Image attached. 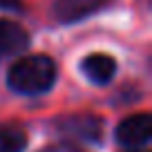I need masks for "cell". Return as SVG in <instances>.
<instances>
[{
    "mask_svg": "<svg viewBox=\"0 0 152 152\" xmlns=\"http://www.w3.org/2000/svg\"><path fill=\"white\" fill-rule=\"evenodd\" d=\"M20 0H0V9H16Z\"/></svg>",
    "mask_w": 152,
    "mask_h": 152,
    "instance_id": "obj_7",
    "label": "cell"
},
{
    "mask_svg": "<svg viewBox=\"0 0 152 152\" xmlns=\"http://www.w3.org/2000/svg\"><path fill=\"white\" fill-rule=\"evenodd\" d=\"M56 81V65L47 56H27L9 69L7 83L20 94H40Z\"/></svg>",
    "mask_w": 152,
    "mask_h": 152,
    "instance_id": "obj_1",
    "label": "cell"
},
{
    "mask_svg": "<svg viewBox=\"0 0 152 152\" xmlns=\"http://www.w3.org/2000/svg\"><path fill=\"white\" fill-rule=\"evenodd\" d=\"M105 0H56V16L63 23H74L96 11Z\"/></svg>",
    "mask_w": 152,
    "mask_h": 152,
    "instance_id": "obj_4",
    "label": "cell"
},
{
    "mask_svg": "<svg viewBox=\"0 0 152 152\" xmlns=\"http://www.w3.org/2000/svg\"><path fill=\"white\" fill-rule=\"evenodd\" d=\"M130 152H141V150H130Z\"/></svg>",
    "mask_w": 152,
    "mask_h": 152,
    "instance_id": "obj_8",
    "label": "cell"
},
{
    "mask_svg": "<svg viewBox=\"0 0 152 152\" xmlns=\"http://www.w3.org/2000/svg\"><path fill=\"white\" fill-rule=\"evenodd\" d=\"M150 134H152L150 116L148 114H134L116 128V141L121 145L137 148V145H145L150 141Z\"/></svg>",
    "mask_w": 152,
    "mask_h": 152,
    "instance_id": "obj_2",
    "label": "cell"
},
{
    "mask_svg": "<svg viewBox=\"0 0 152 152\" xmlns=\"http://www.w3.org/2000/svg\"><path fill=\"white\" fill-rule=\"evenodd\" d=\"M114 69H116V63L105 54H92L83 61V72L94 83H107L114 76Z\"/></svg>",
    "mask_w": 152,
    "mask_h": 152,
    "instance_id": "obj_5",
    "label": "cell"
},
{
    "mask_svg": "<svg viewBox=\"0 0 152 152\" xmlns=\"http://www.w3.org/2000/svg\"><path fill=\"white\" fill-rule=\"evenodd\" d=\"M27 145V134L16 125L0 128V152H23Z\"/></svg>",
    "mask_w": 152,
    "mask_h": 152,
    "instance_id": "obj_6",
    "label": "cell"
},
{
    "mask_svg": "<svg viewBox=\"0 0 152 152\" xmlns=\"http://www.w3.org/2000/svg\"><path fill=\"white\" fill-rule=\"evenodd\" d=\"M29 45V34L20 25L11 20H0V58L14 56V54L27 49Z\"/></svg>",
    "mask_w": 152,
    "mask_h": 152,
    "instance_id": "obj_3",
    "label": "cell"
}]
</instances>
